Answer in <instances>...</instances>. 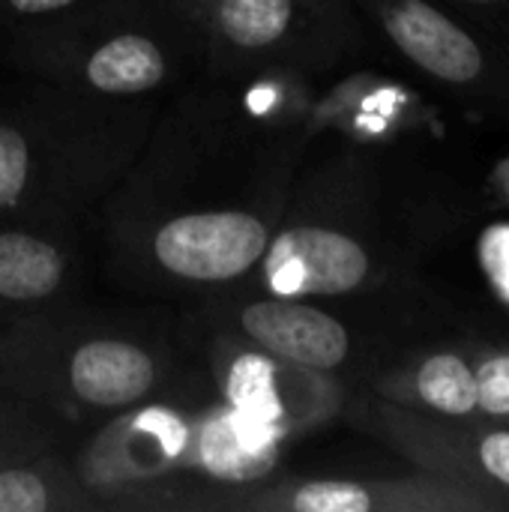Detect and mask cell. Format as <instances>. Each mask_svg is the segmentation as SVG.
<instances>
[{"instance_id": "cell-1", "label": "cell", "mask_w": 509, "mask_h": 512, "mask_svg": "<svg viewBox=\"0 0 509 512\" xmlns=\"http://www.w3.org/2000/svg\"><path fill=\"white\" fill-rule=\"evenodd\" d=\"M390 48L462 105L509 126V51L441 0H348Z\"/></svg>"}, {"instance_id": "cell-2", "label": "cell", "mask_w": 509, "mask_h": 512, "mask_svg": "<svg viewBox=\"0 0 509 512\" xmlns=\"http://www.w3.org/2000/svg\"><path fill=\"white\" fill-rule=\"evenodd\" d=\"M372 396L429 417L509 423V342L444 339L381 369Z\"/></svg>"}, {"instance_id": "cell-3", "label": "cell", "mask_w": 509, "mask_h": 512, "mask_svg": "<svg viewBox=\"0 0 509 512\" xmlns=\"http://www.w3.org/2000/svg\"><path fill=\"white\" fill-rule=\"evenodd\" d=\"M360 417L414 471L462 483L509 512V423L429 417L378 396L363 405Z\"/></svg>"}, {"instance_id": "cell-4", "label": "cell", "mask_w": 509, "mask_h": 512, "mask_svg": "<svg viewBox=\"0 0 509 512\" xmlns=\"http://www.w3.org/2000/svg\"><path fill=\"white\" fill-rule=\"evenodd\" d=\"M261 282L279 297H351L384 285L393 255L345 225L297 222L270 237L261 255Z\"/></svg>"}, {"instance_id": "cell-5", "label": "cell", "mask_w": 509, "mask_h": 512, "mask_svg": "<svg viewBox=\"0 0 509 512\" xmlns=\"http://www.w3.org/2000/svg\"><path fill=\"white\" fill-rule=\"evenodd\" d=\"M210 33L222 51L240 57L303 48L315 60H333L360 39L348 0H216Z\"/></svg>"}, {"instance_id": "cell-6", "label": "cell", "mask_w": 509, "mask_h": 512, "mask_svg": "<svg viewBox=\"0 0 509 512\" xmlns=\"http://www.w3.org/2000/svg\"><path fill=\"white\" fill-rule=\"evenodd\" d=\"M270 237V225L249 210H195L165 219L150 255L174 279L216 285L258 267Z\"/></svg>"}, {"instance_id": "cell-7", "label": "cell", "mask_w": 509, "mask_h": 512, "mask_svg": "<svg viewBox=\"0 0 509 512\" xmlns=\"http://www.w3.org/2000/svg\"><path fill=\"white\" fill-rule=\"evenodd\" d=\"M249 507L288 512H501L486 495L426 471L378 480H303L249 501Z\"/></svg>"}, {"instance_id": "cell-8", "label": "cell", "mask_w": 509, "mask_h": 512, "mask_svg": "<svg viewBox=\"0 0 509 512\" xmlns=\"http://www.w3.org/2000/svg\"><path fill=\"white\" fill-rule=\"evenodd\" d=\"M234 327L267 357L321 375L342 372L357 354L348 324L300 297L270 294L246 303L234 312Z\"/></svg>"}, {"instance_id": "cell-9", "label": "cell", "mask_w": 509, "mask_h": 512, "mask_svg": "<svg viewBox=\"0 0 509 512\" xmlns=\"http://www.w3.org/2000/svg\"><path fill=\"white\" fill-rule=\"evenodd\" d=\"M159 381V366L132 339L93 336L66 354L63 384L69 399L90 411H123L144 402Z\"/></svg>"}, {"instance_id": "cell-10", "label": "cell", "mask_w": 509, "mask_h": 512, "mask_svg": "<svg viewBox=\"0 0 509 512\" xmlns=\"http://www.w3.org/2000/svg\"><path fill=\"white\" fill-rule=\"evenodd\" d=\"M282 432L237 411H219L207 417L192 441L195 468L225 480V483H252L270 474L279 456Z\"/></svg>"}, {"instance_id": "cell-11", "label": "cell", "mask_w": 509, "mask_h": 512, "mask_svg": "<svg viewBox=\"0 0 509 512\" xmlns=\"http://www.w3.org/2000/svg\"><path fill=\"white\" fill-rule=\"evenodd\" d=\"M168 75V57L162 45L135 30H123L90 51L84 78L93 90L108 96H135L159 87Z\"/></svg>"}, {"instance_id": "cell-12", "label": "cell", "mask_w": 509, "mask_h": 512, "mask_svg": "<svg viewBox=\"0 0 509 512\" xmlns=\"http://www.w3.org/2000/svg\"><path fill=\"white\" fill-rule=\"evenodd\" d=\"M66 276L63 252L27 231H0V306L51 300Z\"/></svg>"}, {"instance_id": "cell-13", "label": "cell", "mask_w": 509, "mask_h": 512, "mask_svg": "<svg viewBox=\"0 0 509 512\" xmlns=\"http://www.w3.org/2000/svg\"><path fill=\"white\" fill-rule=\"evenodd\" d=\"M276 366L279 360H264L258 354H243L228 372V399L231 408L279 429L285 435L291 417H303L285 396L276 390Z\"/></svg>"}, {"instance_id": "cell-14", "label": "cell", "mask_w": 509, "mask_h": 512, "mask_svg": "<svg viewBox=\"0 0 509 512\" xmlns=\"http://www.w3.org/2000/svg\"><path fill=\"white\" fill-rule=\"evenodd\" d=\"M78 507L75 489H66L51 477V471L15 465H0V512H48L60 507Z\"/></svg>"}, {"instance_id": "cell-15", "label": "cell", "mask_w": 509, "mask_h": 512, "mask_svg": "<svg viewBox=\"0 0 509 512\" xmlns=\"http://www.w3.org/2000/svg\"><path fill=\"white\" fill-rule=\"evenodd\" d=\"M33 165V138L15 123H0V213L24 201L33 186Z\"/></svg>"}, {"instance_id": "cell-16", "label": "cell", "mask_w": 509, "mask_h": 512, "mask_svg": "<svg viewBox=\"0 0 509 512\" xmlns=\"http://www.w3.org/2000/svg\"><path fill=\"white\" fill-rule=\"evenodd\" d=\"M480 267L483 276L492 288V294L509 306V222L504 225H492L483 237H480Z\"/></svg>"}, {"instance_id": "cell-17", "label": "cell", "mask_w": 509, "mask_h": 512, "mask_svg": "<svg viewBox=\"0 0 509 512\" xmlns=\"http://www.w3.org/2000/svg\"><path fill=\"white\" fill-rule=\"evenodd\" d=\"M509 51V0H441Z\"/></svg>"}, {"instance_id": "cell-18", "label": "cell", "mask_w": 509, "mask_h": 512, "mask_svg": "<svg viewBox=\"0 0 509 512\" xmlns=\"http://www.w3.org/2000/svg\"><path fill=\"white\" fill-rule=\"evenodd\" d=\"M33 432L24 426L21 414H15L12 408L0 405V453L3 456H15V453H30L39 441H30Z\"/></svg>"}, {"instance_id": "cell-19", "label": "cell", "mask_w": 509, "mask_h": 512, "mask_svg": "<svg viewBox=\"0 0 509 512\" xmlns=\"http://www.w3.org/2000/svg\"><path fill=\"white\" fill-rule=\"evenodd\" d=\"M78 0H6V6L18 15H48L66 6H75Z\"/></svg>"}]
</instances>
